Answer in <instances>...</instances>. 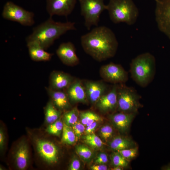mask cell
<instances>
[{
    "mask_svg": "<svg viewBox=\"0 0 170 170\" xmlns=\"http://www.w3.org/2000/svg\"><path fill=\"white\" fill-rule=\"evenodd\" d=\"M63 126L64 123L60 120H58L50 124L46 128V131L49 134L59 136L62 132Z\"/></svg>",
    "mask_w": 170,
    "mask_h": 170,
    "instance_id": "cell-28",
    "label": "cell"
},
{
    "mask_svg": "<svg viewBox=\"0 0 170 170\" xmlns=\"http://www.w3.org/2000/svg\"><path fill=\"white\" fill-rule=\"evenodd\" d=\"M71 127L76 135L77 141L84 133L85 126L81 122L77 121Z\"/></svg>",
    "mask_w": 170,
    "mask_h": 170,
    "instance_id": "cell-32",
    "label": "cell"
},
{
    "mask_svg": "<svg viewBox=\"0 0 170 170\" xmlns=\"http://www.w3.org/2000/svg\"><path fill=\"white\" fill-rule=\"evenodd\" d=\"M37 152L40 157L49 165L56 163L58 160L57 147L49 141L38 139L36 142Z\"/></svg>",
    "mask_w": 170,
    "mask_h": 170,
    "instance_id": "cell-11",
    "label": "cell"
},
{
    "mask_svg": "<svg viewBox=\"0 0 170 170\" xmlns=\"http://www.w3.org/2000/svg\"><path fill=\"white\" fill-rule=\"evenodd\" d=\"M5 137L2 128L0 129V148L2 150L4 148L5 144Z\"/></svg>",
    "mask_w": 170,
    "mask_h": 170,
    "instance_id": "cell-37",
    "label": "cell"
},
{
    "mask_svg": "<svg viewBox=\"0 0 170 170\" xmlns=\"http://www.w3.org/2000/svg\"><path fill=\"white\" fill-rule=\"evenodd\" d=\"M76 141V137L71 127L66 125L64 122L61 142L68 144L72 145Z\"/></svg>",
    "mask_w": 170,
    "mask_h": 170,
    "instance_id": "cell-23",
    "label": "cell"
},
{
    "mask_svg": "<svg viewBox=\"0 0 170 170\" xmlns=\"http://www.w3.org/2000/svg\"><path fill=\"white\" fill-rule=\"evenodd\" d=\"M75 79L67 73L54 71L49 76L48 88L55 90L65 91Z\"/></svg>",
    "mask_w": 170,
    "mask_h": 170,
    "instance_id": "cell-16",
    "label": "cell"
},
{
    "mask_svg": "<svg viewBox=\"0 0 170 170\" xmlns=\"http://www.w3.org/2000/svg\"><path fill=\"white\" fill-rule=\"evenodd\" d=\"M83 139L85 143L94 148H100L105 144L101 139L94 133L86 134Z\"/></svg>",
    "mask_w": 170,
    "mask_h": 170,
    "instance_id": "cell-25",
    "label": "cell"
},
{
    "mask_svg": "<svg viewBox=\"0 0 170 170\" xmlns=\"http://www.w3.org/2000/svg\"><path fill=\"white\" fill-rule=\"evenodd\" d=\"M76 151L78 155L84 160H87L91 158L93 155L92 151L87 146L79 145L76 147Z\"/></svg>",
    "mask_w": 170,
    "mask_h": 170,
    "instance_id": "cell-30",
    "label": "cell"
},
{
    "mask_svg": "<svg viewBox=\"0 0 170 170\" xmlns=\"http://www.w3.org/2000/svg\"><path fill=\"white\" fill-rule=\"evenodd\" d=\"M110 158L113 167L120 166L125 168L128 166L129 162L118 151H114L112 152L110 155Z\"/></svg>",
    "mask_w": 170,
    "mask_h": 170,
    "instance_id": "cell-26",
    "label": "cell"
},
{
    "mask_svg": "<svg viewBox=\"0 0 170 170\" xmlns=\"http://www.w3.org/2000/svg\"><path fill=\"white\" fill-rule=\"evenodd\" d=\"M109 146L111 150L117 151L137 145L130 137L117 135L111 139L109 142Z\"/></svg>",
    "mask_w": 170,
    "mask_h": 170,
    "instance_id": "cell-21",
    "label": "cell"
},
{
    "mask_svg": "<svg viewBox=\"0 0 170 170\" xmlns=\"http://www.w3.org/2000/svg\"><path fill=\"white\" fill-rule=\"evenodd\" d=\"M88 100L96 104L100 97L107 92L108 86L101 81L82 80Z\"/></svg>",
    "mask_w": 170,
    "mask_h": 170,
    "instance_id": "cell-12",
    "label": "cell"
},
{
    "mask_svg": "<svg viewBox=\"0 0 170 170\" xmlns=\"http://www.w3.org/2000/svg\"><path fill=\"white\" fill-rule=\"evenodd\" d=\"M92 170H107L108 169L107 166L105 164H96L90 167Z\"/></svg>",
    "mask_w": 170,
    "mask_h": 170,
    "instance_id": "cell-36",
    "label": "cell"
},
{
    "mask_svg": "<svg viewBox=\"0 0 170 170\" xmlns=\"http://www.w3.org/2000/svg\"><path fill=\"white\" fill-rule=\"evenodd\" d=\"M106 10L110 20L115 24L123 22L133 25L139 15L138 9L133 0H110Z\"/></svg>",
    "mask_w": 170,
    "mask_h": 170,
    "instance_id": "cell-4",
    "label": "cell"
},
{
    "mask_svg": "<svg viewBox=\"0 0 170 170\" xmlns=\"http://www.w3.org/2000/svg\"><path fill=\"white\" fill-rule=\"evenodd\" d=\"M161 169L162 170H170V163L162 166Z\"/></svg>",
    "mask_w": 170,
    "mask_h": 170,
    "instance_id": "cell-38",
    "label": "cell"
},
{
    "mask_svg": "<svg viewBox=\"0 0 170 170\" xmlns=\"http://www.w3.org/2000/svg\"><path fill=\"white\" fill-rule=\"evenodd\" d=\"M31 59L35 61H46L50 60L53 54L46 52L39 44L34 42L27 43Z\"/></svg>",
    "mask_w": 170,
    "mask_h": 170,
    "instance_id": "cell-20",
    "label": "cell"
},
{
    "mask_svg": "<svg viewBox=\"0 0 170 170\" xmlns=\"http://www.w3.org/2000/svg\"><path fill=\"white\" fill-rule=\"evenodd\" d=\"M117 110L120 112L137 114L143 107L140 101L141 97L136 90L125 83L117 84Z\"/></svg>",
    "mask_w": 170,
    "mask_h": 170,
    "instance_id": "cell-5",
    "label": "cell"
},
{
    "mask_svg": "<svg viewBox=\"0 0 170 170\" xmlns=\"http://www.w3.org/2000/svg\"><path fill=\"white\" fill-rule=\"evenodd\" d=\"M16 149L14 155L16 166L19 170H25L28 167L29 160V147L26 141H21Z\"/></svg>",
    "mask_w": 170,
    "mask_h": 170,
    "instance_id": "cell-18",
    "label": "cell"
},
{
    "mask_svg": "<svg viewBox=\"0 0 170 170\" xmlns=\"http://www.w3.org/2000/svg\"><path fill=\"white\" fill-rule=\"evenodd\" d=\"M80 116L81 123L86 127L95 122H98L101 120L99 115L90 111L81 112Z\"/></svg>",
    "mask_w": 170,
    "mask_h": 170,
    "instance_id": "cell-24",
    "label": "cell"
},
{
    "mask_svg": "<svg viewBox=\"0 0 170 170\" xmlns=\"http://www.w3.org/2000/svg\"><path fill=\"white\" fill-rule=\"evenodd\" d=\"M137 114L119 111L110 115L109 118L113 126L117 131L122 134H126Z\"/></svg>",
    "mask_w": 170,
    "mask_h": 170,
    "instance_id": "cell-15",
    "label": "cell"
},
{
    "mask_svg": "<svg viewBox=\"0 0 170 170\" xmlns=\"http://www.w3.org/2000/svg\"><path fill=\"white\" fill-rule=\"evenodd\" d=\"M65 91L70 101L85 103L88 100L82 80L75 78Z\"/></svg>",
    "mask_w": 170,
    "mask_h": 170,
    "instance_id": "cell-17",
    "label": "cell"
},
{
    "mask_svg": "<svg viewBox=\"0 0 170 170\" xmlns=\"http://www.w3.org/2000/svg\"><path fill=\"white\" fill-rule=\"evenodd\" d=\"M124 167L120 166L113 167L110 169L112 170H122L124 169Z\"/></svg>",
    "mask_w": 170,
    "mask_h": 170,
    "instance_id": "cell-39",
    "label": "cell"
},
{
    "mask_svg": "<svg viewBox=\"0 0 170 170\" xmlns=\"http://www.w3.org/2000/svg\"><path fill=\"white\" fill-rule=\"evenodd\" d=\"M98 124L97 121L95 122L89 126L87 127L84 132L85 134L93 133L94 132Z\"/></svg>",
    "mask_w": 170,
    "mask_h": 170,
    "instance_id": "cell-35",
    "label": "cell"
},
{
    "mask_svg": "<svg viewBox=\"0 0 170 170\" xmlns=\"http://www.w3.org/2000/svg\"><path fill=\"white\" fill-rule=\"evenodd\" d=\"M81 166L79 160L77 159H73L71 162L69 166V169L70 170H78Z\"/></svg>",
    "mask_w": 170,
    "mask_h": 170,
    "instance_id": "cell-34",
    "label": "cell"
},
{
    "mask_svg": "<svg viewBox=\"0 0 170 170\" xmlns=\"http://www.w3.org/2000/svg\"><path fill=\"white\" fill-rule=\"evenodd\" d=\"M56 53L61 61L65 65L72 66L79 63L75 46L70 42L60 44L56 50Z\"/></svg>",
    "mask_w": 170,
    "mask_h": 170,
    "instance_id": "cell-13",
    "label": "cell"
},
{
    "mask_svg": "<svg viewBox=\"0 0 170 170\" xmlns=\"http://www.w3.org/2000/svg\"><path fill=\"white\" fill-rule=\"evenodd\" d=\"M78 114L76 108L65 112L63 115L64 123L68 126H71L77 122Z\"/></svg>",
    "mask_w": 170,
    "mask_h": 170,
    "instance_id": "cell-27",
    "label": "cell"
},
{
    "mask_svg": "<svg viewBox=\"0 0 170 170\" xmlns=\"http://www.w3.org/2000/svg\"><path fill=\"white\" fill-rule=\"evenodd\" d=\"M2 16L3 18L19 23L26 26H31L35 23L34 14L26 10L11 1L4 4Z\"/></svg>",
    "mask_w": 170,
    "mask_h": 170,
    "instance_id": "cell-7",
    "label": "cell"
},
{
    "mask_svg": "<svg viewBox=\"0 0 170 170\" xmlns=\"http://www.w3.org/2000/svg\"><path fill=\"white\" fill-rule=\"evenodd\" d=\"M78 0H46V9L50 16L54 15L67 17L74 10Z\"/></svg>",
    "mask_w": 170,
    "mask_h": 170,
    "instance_id": "cell-10",
    "label": "cell"
},
{
    "mask_svg": "<svg viewBox=\"0 0 170 170\" xmlns=\"http://www.w3.org/2000/svg\"><path fill=\"white\" fill-rule=\"evenodd\" d=\"M130 72L135 82L142 88L147 86L153 80L156 73V60L149 52L140 54L130 64Z\"/></svg>",
    "mask_w": 170,
    "mask_h": 170,
    "instance_id": "cell-3",
    "label": "cell"
},
{
    "mask_svg": "<svg viewBox=\"0 0 170 170\" xmlns=\"http://www.w3.org/2000/svg\"><path fill=\"white\" fill-rule=\"evenodd\" d=\"M84 51L99 62L113 57L117 51L118 43L113 32L105 26H97L81 37Z\"/></svg>",
    "mask_w": 170,
    "mask_h": 170,
    "instance_id": "cell-1",
    "label": "cell"
},
{
    "mask_svg": "<svg viewBox=\"0 0 170 170\" xmlns=\"http://www.w3.org/2000/svg\"><path fill=\"white\" fill-rule=\"evenodd\" d=\"M155 19L159 30L170 39V0H155Z\"/></svg>",
    "mask_w": 170,
    "mask_h": 170,
    "instance_id": "cell-9",
    "label": "cell"
},
{
    "mask_svg": "<svg viewBox=\"0 0 170 170\" xmlns=\"http://www.w3.org/2000/svg\"><path fill=\"white\" fill-rule=\"evenodd\" d=\"M45 111V120L49 124L58 120L61 115L60 110L54 106L51 100L47 104Z\"/></svg>",
    "mask_w": 170,
    "mask_h": 170,
    "instance_id": "cell-22",
    "label": "cell"
},
{
    "mask_svg": "<svg viewBox=\"0 0 170 170\" xmlns=\"http://www.w3.org/2000/svg\"><path fill=\"white\" fill-rule=\"evenodd\" d=\"M109 162L107 155L105 153H99L97 156L95 162L96 164H105Z\"/></svg>",
    "mask_w": 170,
    "mask_h": 170,
    "instance_id": "cell-33",
    "label": "cell"
},
{
    "mask_svg": "<svg viewBox=\"0 0 170 170\" xmlns=\"http://www.w3.org/2000/svg\"><path fill=\"white\" fill-rule=\"evenodd\" d=\"M75 30L74 22H57L50 16L46 21L33 29L32 33L26 37V42H36L46 50L67 31Z\"/></svg>",
    "mask_w": 170,
    "mask_h": 170,
    "instance_id": "cell-2",
    "label": "cell"
},
{
    "mask_svg": "<svg viewBox=\"0 0 170 170\" xmlns=\"http://www.w3.org/2000/svg\"><path fill=\"white\" fill-rule=\"evenodd\" d=\"M117 84H113L110 90L102 96L95 104L101 111L108 112L117 110Z\"/></svg>",
    "mask_w": 170,
    "mask_h": 170,
    "instance_id": "cell-14",
    "label": "cell"
},
{
    "mask_svg": "<svg viewBox=\"0 0 170 170\" xmlns=\"http://www.w3.org/2000/svg\"><path fill=\"white\" fill-rule=\"evenodd\" d=\"M99 74L104 81L113 84L125 83L128 79V72L121 65L112 62L102 66Z\"/></svg>",
    "mask_w": 170,
    "mask_h": 170,
    "instance_id": "cell-8",
    "label": "cell"
},
{
    "mask_svg": "<svg viewBox=\"0 0 170 170\" xmlns=\"http://www.w3.org/2000/svg\"><path fill=\"white\" fill-rule=\"evenodd\" d=\"M117 151L129 162L137 156L138 154V147L136 146Z\"/></svg>",
    "mask_w": 170,
    "mask_h": 170,
    "instance_id": "cell-29",
    "label": "cell"
},
{
    "mask_svg": "<svg viewBox=\"0 0 170 170\" xmlns=\"http://www.w3.org/2000/svg\"><path fill=\"white\" fill-rule=\"evenodd\" d=\"M46 88L51 101L58 109L64 110L70 107V101L65 91L53 90L48 87Z\"/></svg>",
    "mask_w": 170,
    "mask_h": 170,
    "instance_id": "cell-19",
    "label": "cell"
},
{
    "mask_svg": "<svg viewBox=\"0 0 170 170\" xmlns=\"http://www.w3.org/2000/svg\"><path fill=\"white\" fill-rule=\"evenodd\" d=\"M104 0H78L81 14L84 20V25L88 30L93 26H98L100 16L107 9Z\"/></svg>",
    "mask_w": 170,
    "mask_h": 170,
    "instance_id": "cell-6",
    "label": "cell"
},
{
    "mask_svg": "<svg viewBox=\"0 0 170 170\" xmlns=\"http://www.w3.org/2000/svg\"><path fill=\"white\" fill-rule=\"evenodd\" d=\"M114 130L112 127L109 125H106L102 127L100 130L101 136L104 139L107 141L112 138Z\"/></svg>",
    "mask_w": 170,
    "mask_h": 170,
    "instance_id": "cell-31",
    "label": "cell"
}]
</instances>
